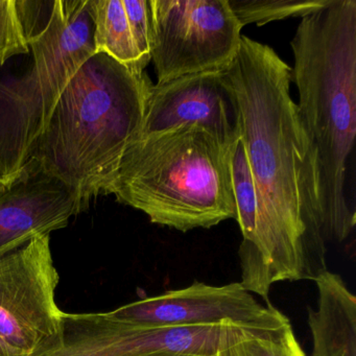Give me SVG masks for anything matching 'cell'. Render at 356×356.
<instances>
[{"label":"cell","mask_w":356,"mask_h":356,"mask_svg":"<svg viewBox=\"0 0 356 356\" xmlns=\"http://www.w3.org/2000/svg\"><path fill=\"white\" fill-rule=\"evenodd\" d=\"M182 126L201 127L225 145L239 138L238 107L226 70L152 83L139 138Z\"/></svg>","instance_id":"9c48e42d"},{"label":"cell","mask_w":356,"mask_h":356,"mask_svg":"<svg viewBox=\"0 0 356 356\" xmlns=\"http://www.w3.org/2000/svg\"><path fill=\"white\" fill-rule=\"evenodd\" d=\"M51 235L0 257V339L10 356H47L63 343Z\"/></svg>","instance_id":"8992f818"},{"label":"cell","mask_w":356,"mask_h":356,"mask_svg":"<svg viewBox=\"0 0 356 356\" xmlns=\"http://www.w3.org/2000/svg\"><path fill=\"white\" fill-rule=\"evenodd\" d=\"M216 356H305L291 322L249 335Z\"/></svg>","instance_id":"9a60e30c"},{"label":"cell","mask_w":356,"mask_h":356,"mask_svg":"<svg viewBox=\"0 0 356 356\" xmlns=\"http://www.w3.org/2000/svg\"><path fill=\"white\" fill-rule=\"evenodd\" d=\"M298 113L318 179L325 241L341 243L356 222L348 178L356 136V0H331L302 18L291 42Z\"/></svg>","instance_id":"7a4b0ae2"},{"label":"cell","mask_w":356,"mask_h":356,"mask_svg":"<svg viewBox=\"0 0 356 356\" xmlns=\"http://www.w3.org/2000/svg\"><path fill=\"white\" fill-rule=\"evenodd\" d=\"M226 72L258 197L255 239L238 250L241 283L270 304L275 283L327 270L316 158L291 95V67L272 47L241 37Z\"/></svg>","instance_id":"6da1fadb"},{"label":"cell","mask_w":356,"mask_h":356,"mask_svg":"<svg viewBox=\"0 0 356 356\" xmlns=\"http://www.w3.org/2000/svg\"><path fill=\"white\" fill-rule=\"evenodd\" d=\"M318 308L309 309L312 356H356V297L339 275L321 273L314 279Z\"/></svg>","instance_id":"7c38bea8"},{"label":"cell","mask_w":356,"mask_h":356,"mask_svg":"<svg viewBox=\"0 0 356 356\" xmlns=\"http://www.w3.org/2000/svg\"><path fill=\"white\" fill-rule=\"evenodd\" d=\"M30 51L15 0H0V67L11 58Z\"/></svg>","instance_id":"2e32d148"},{"label":"cell","mask_w":356,"mask_h":356,"mask_svg":"<svg viewBox=\"0 0 356 356\" xmlns=\"http://www.w3.org/2000/svg\"><path fill=\"white\" fill-rule=\"evenodd\" d=\"M331 0H229L241 28L262 26L277 20L303 18L330 5Z\"/></svg>","instance_id":"5bb4252c"},{"label":"cell","mask_w":356,"mask_h":356,"mask_svg":"<svg viewBox=\"0 0 356 356\" xmlns=\"http://www.w3.org/2000/svg\"><path fill=\"white\" fill-rule=\"evenodd\" d=\"M151 60L158 84L226 70L241 47L229 0H151Z\"/></svg>","instance_id":"52a82bcc"},{"label":"cell","mask_w":356,"mask_h":356,"mask_svg":"<svg viewBox=\"0 0 356 356\" xmlns=\"http://www.w3.org/2000/svg\"><path fill=\"white\" fill-rule=\"evenodd\" d=\"M0 356H10L7 346L1 341V339H0Z\"/></svg>","instance_id":"d6986e66"},{"label":"cell","mask_w":356,"mask_h":356,"mask_svg":"<svg viewBox=\"0 0 356 356\" xmlns=\"http://www.w3.org/2000/svg\"><path fill=\"white\" fill-rule=\"evenodd\" d=\"M152 82L104 53L70 79L30 158L72 187L84 210L106 195L120 160L139 138Z\"/></svg>","instance_id":"3957f363"},{"label":"cell","mask_w":356,"mask_h":356,"mask_svg":"<svg viewBox=\"0 0 356 356\" xmlns=\"http://www.w3.org/2000/svg\"><path fill=\"white\" fill-rule=\"evenodd\" d=\"M95 53H104L136 74L151 60V0H88Z\"/></svg>","instance_id":"8fae6325"},{"label":"cell","mask_w":356,"mask_h":356,"mask_svg":"<svg viewBox=\"0 0 356 356\" xmlns=\"http://www.w3.org/2000/svg\"><path fill=\"white\" fill-rule=\"evenodd\" d=\"M105 314L118 322L145 327L222 323L272 326L289 321L270 304H260L241 282L214 286L195 281L185 289L145 298Z\"/></svg>","instance_id":"ba28073f"},{"label":"cell","mask_w":356,"mask_h":356,"mask_svg":"<svg viewBox=\"0 0 356 356\" xmlns=\"http://www.w3.org/2000/svg\"><path fill=\"white\" fill-rule=\"evenodd\" d=\"M18 16L26 35V41L38 38L49 26L55 9V1L40 0H15Z\"/></svg>","instance_id":"e0dca14e"},{"label":"cell","mask_w":356,"mask_h":356,"mask_svg":"<svg viewBox=\"0 0 356 356\" xmlns=\"http://www.w3.org/2000/svg\"><path fill=\"white\" fill-rule=\"evenodd\" d=\"M88 0H56L47 30L29 41L32 66L19 78L0 79V181L30 159L70 79L95 55Z\"/></svg>","instance_id":"5b68a950"},{"label":"cell","mask_w":356,"mask_h":356,"mask_svg":"<svg viewBox=\"0 0 356 356\" xmlns=\"http://www.w3.org/2000/svg\"><path fill=\"white\" fill-rule=\"evenodd\" d=\"M231 172L236 204V222L243 234L239 250L245 249L255 239L258 218V197L243 139L235 141L231 149Z\"/></svg>","instance_id":"4fadbf2b"},{"label":"cell","mask_w":356,"mask_h":356,"mask_svg":"<svg viewBox=\"0 0 356 356\" xmlns=\"http://www.w3.org/2000/svg\"><path fill=\"white\" fill-rule=\"evenodd\" d=\"M232 145L197 126L141 137L124 152L106 195L181 232L236 220Z\"/></svg>","instance_id":"277c9868"},{"label":"cell","mask_w":356,"mask_h":356,"mask_svg":"<svg viewBox=\"0 0 356 356\" xmlns=\"http://www.w3.org/2000/svg\"><path fill=\"white\" fill-rule=\"evenodd\" d=\"M83 211L78 193L30 158L11 180L0 181V257L65 228Z\"/></svg>","instance_id":"30bf717a"},{"label":"cell","mask_w":356,"mask_h":356,"mask_svg":"<svg viewBox=\"0 0 356 356\" xmlns=\"http://www.w3.org/2000/svg\"><path fill=\"white\" fill-rule=\"evenodd\" d=\"M136 356H200L193 354L172 353V352H153V353L139 354Z\"/></svg>","instance_id":"ac0fdd59"}]
</instances>
